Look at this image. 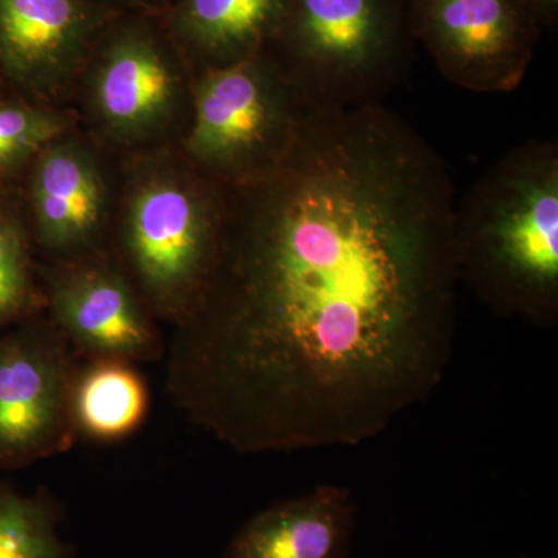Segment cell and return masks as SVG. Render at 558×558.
I'll return each instance as SVG.
<instances>
[{
	"label": "cell",
	"instance_id": "obj_1",
	"mask_svg": "<svg viewBox=\"0 0 558 558\" xmlns=\"http://www.w3.org/2000/svg\"><path fill=\"white\" fill-rule=\"evenodd\" d=\"M457 204L439 154L384 105L307 109L281 161L227 191L168 347L174 405L244 454L380 436L453 357Z\"/></svg>",
	"mask_w": 558,
	"mask_h": 558
},
{
	"label": "cell",
	"instance_id": "obj_2",
	"mask_svg": "<svg viewBox=\"0 0 558 558\" xmlns=\"http://www.w3.org/2000/svg\"><path fill=\"white\" fill-rule=\"evenodd\" d=\"M454 266L501 318L538 328L558 322V145L510 149L454 209Z\"/></svg>",
	"mask_w": 558,
	"mask_h": 558
},
{
	"label": "cell",
	"instance_id": "obj_3",
	"mask_svg": "<svg viewBox=\"0 0 558 558\" xmlns=\"http://www.w3.org/2000/svg\"><path fill=\"white\" fill-rule=\"evenodd\" d=\"M409 0H292L269 53L307 109L381 105L405 76Z\"/></svg>",
	"mask_w": 558,
	"mask_h": 558
},
{
	"label": "cell",
	"instance_id": "obj_4",
	"mask_svg": "<svg viewBox=\"0 0 558 558\" xmlns=\"http://www.w3.org/2000/svg\"><path fill=\"white\" fill-rule=\"evenodd\" d=\"M138 168L124 201L121 253L154 317L175 325L199 299L218 253L227 186L189 159Z\"/></svg>",
	"mask_w": 558,
	"mask_h": 558
},
{
	"label": "cell",
	"instance_id": "obj_5",
	"mask_svg": "<svg viewBox=\"0 0 558 558\" xmlns=\"http://www.w3.org/2000/svg\"><path fill=\"white\" fill-rule=\"evenodd\" d=\"M186 159L227 189L270 171L299 137L307 108L269 51L201 70L191 87Z\"/></svg>",
	"mask_w": 558,
	"mask_h": 558
},
{
	"label": "cell",
	"instance_id": "obj_6",
	"mask_svg": "<svg viewBox=\"0 0 558 558\" xmlns=\"http://www.w3.org/2000/svg\"><path fill=\"white\" fill-rule=\"evenodd\" d=\"M78 354L51 319L0 330V469H17L75 442Z\"/></svg>",
	"mask_w": 558,
	"mask_h": 558
},
{
	"label": "cell",
	"instance_id": "obj_7",
	"mask_svg": "<svg viewBox=\"0 0 558 558\" xmlns=\"http://www.w3.org/2000/svg\"><path fill=\"white\" fill-rule=\"evenodd\" d=\"M409 16L442 76L476 94L515 90L542 28L532 0H409Z\"/></svg>",
	"mask_w": 558,
	"mask_h": 558
},
{
	"label": "cell",
	"instance_id": "obj_8",
	"mask_svg": "<svg viewBox=\"0 0 558 558\" xmlns=\"http://www.w3.org/2000/svg\"><path fill=\"white\" fill-rule=\"evenodd\" d=\"M50 319L76 354L123 362L163 355L159 330L128 275L100 255L61 260L47 277Z\"/></svg>",
	"mask_w": 558,
	"mask_h": 558
},
{
	"label": "cell",
	"instance_id": "obj_9",
	"mask_svg": "<svg viewBox=\"0 0 558 558\" xmlns=\"http://www.w3.org/2000/svg\"><path fill=\"white\" fill-rule=\"evenodd\" d=\"M108 183L95 154L78 140H53L32 160L28 204L40 247L60 260L98 255L108 220Z\"/></svg>",
	"mask_w": 558,
	"mask_h": 558
},
{
	"label": "cell",
	"instance_id": "obj_10",
	"mask_svg": "<svg viewBox=\"0 0 558 558\" xmlns=\"http://www.w3.org/2000/svg\"><path fill=\"white\" fill-rule=\"evenodd\" d=\"M185 94L174 62L150 36L128 32L110 40L90 80L95 117L110 137L134 143L165 130Z\"/></svg>",
	"mask_w": 558,
	"mask_h": 558
},
{
	"label": "cell",
	"instance_id": "obj_11",
	"mask_svg": "<svg viewBox=\"0 0 558 558\" xmlns=\"http://www.w3.org/2000/svg\"><path fill=\"white\" fill-rule=\"evenodd\" d=\"M89 33L80 0H0V73L33 95L60 94L83 60Z\"/></svg>",
	"mask_w": 558,
	"mask_h": 558
},
{
	"label": "cell",
	"instance_id": "obj_12",
	"mask_svg": "<svg viewBox=\"0 0 558 558\" xmlns=\"http://www.w3.org/2000/svg\"><path fill=\"white\" fill-rule=\"evenodd\" d=\"M355 515L351 492L326 484L253 517L226 558H348Z\"/></svg>",
	"mask_w": 558,
	"mask_h": 558
},
{
	"label": "cell",
	"instance_id": "obj_13",
	"mask_svg": "<svg viewBox=\"0 0 558 558\" xmlns=\"http://www.w3.org/2000/svg\"><path fill=\"white\" fill-rule=\"evenodd\" d=\"M292 0H183L180 38L201 70L263 53L277 38Z\"/></svg>",
	"mask_w": 558,
	"mask_h": 558
},
{
	"label": "cell",
	"instance_id": "obj_14",
	"mask_svg": "<svg viewBox=\"0 0 558 558\" xmlns=\"http://www.w3.org/2000/svg\"><path fill=\"white\" fill-rule=\"evenodd\" d=\"M149 413L148 385L134 363L92 359L73 388L76 432L95 442H119L135 435Z\"/></svg>",
	"mask_w": 558,
	"mask_h": 558
},
{
	"label": "cell",
	"instance_id": "obj_15",
	"mask_svg": "<svg viewBox=\"0 0 558 558\" xmlns=\"http://www.w3.org/2000/svg\"><path fill=\"white\" fill-rule=\"evenodd\" d=\"M43 307L27 223L0 191V330L36 317Z\"/></svg>",
	"mask_w": 558,
	"mask_h": 558
},
{
	"label": "cell",
	"instance_id": "obj_16",
	"mask_svg": "<svg viewBox=\"0 0 558 558\" xmlns=\"http://www.w3.org/2000/svg\"><path fill=\"white\" fill-rule=\"evenodd\" d=\"M51 502L0 487V558H69Z\"/></svg>",
	"mask_w": 558,
	"mask_h": 558
},
{
	"label": "cell",
	"instance_id": "obj_17",
	"mask_svg": "<svg viewBox=\"0 0 558 558\" xmlns=\"http://www.w3.org/2000/svg\"><path fill=\"white\" fill-rule=\"evenodd\" d=\"M69 120L32 102L0 100V180L10 178L60 138Z\"/></svg>",
	"mask_w": 558,
	"mask_h": 558
},
{
	"label": "cell",
	"instance_id": "obj_18",
	"mask_svg": "<svg viewBox=\"0 0 558 558\" xmlns=\"http://www.w3.org/2000/svg\"><path fill=\"white\" fill-rule=\"evenodd\" d=\"M542 25H554L557 21L558 0H532Z\"/></svg>",
	"mask_w": 558,
	"mask_h": 558
}]
</instances>
